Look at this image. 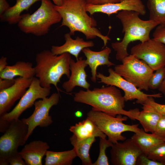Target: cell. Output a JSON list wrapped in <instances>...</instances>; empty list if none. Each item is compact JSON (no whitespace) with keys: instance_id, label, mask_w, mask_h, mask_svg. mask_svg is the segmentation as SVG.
<instances>
[{"instance_id":"cell-26","label":"cell","mask_w":165,"mask_h":165,"mask_svg":"<svg viewBox=\"0 0 165 165\" xmlns=\"http://www.w3.org/2000/svg\"><path fill=\"white\" fill-rule=\"evenodd\" d=\"M142 108L137 120L139 121L145 132L154 133L162 114L143 107Z\"/></svg>"},{"instance_id":"cell-15","label":"cell","mask_w":165,"mask_h":165,"mask_svg":"<svg viewBox=\"0 0 165 165\" xmlns=\"http://www.w3.org/2000/svg\"><path fill=\"white\" fill-rule=\"evenodd\" d=\"M86 10L90 15L100 12L109 16L125 10L135 11L143 15L146 13L145 6L141 0H123L119 3L102 5L86 4Z\"/></svg>"},{"instance_id":"cell-8","label":"cell","mask_w":165,"mask_h":165,"mask_svg":"<svg viewBox=\"0 0 165 165\" xmlns=\"http://www.w3.org/2000/svg\"><path fill=\"white\" fill-rule=\"evenodd\" d=\"M28 125L18 119L11 122L7 130L0 138V165H9L8 158L18 151V148L26 142Z\"/></svg>"},{"instance_id":"cell-37","label":"cell","mask_w":165,"mask_h":165,"mask_svg":"<svg viewBox=\"0 0 165 165\" xmlns=\"http://www.w3.org/2000/svg\"><path fill=\"white\" fill-rule=\"evenodd\" d=\"M15 82V79H9L0 78V90L8 88Z\"/></svg>"},{"instance_id":"cell-20","label":"cell","mask_w":165,"mask_h":165,"mask_svg":"<svg viewBox=\"0 0 165 165\" xmlns=\"http://www.w3.org/2000/svg\"><path fill=\"white\" fill-rule=\"evenodd\" d=\"M69 130L80 140L93 137L106 138L107 136L88 117L75 125L71 126Z\"/></svg>"},{"instance_id":"cell-18","label":"cell","mask_w":165,"mask_h":165,"mask_svg":"<svg viewBox=\"0 0 165 165\" xmlns=\"http://www.w3.org/2000/svg\"><path fill=\"white\" fill-rule=\"evenodd\" d=\"M82 51L86 57V63L91 69L90 79L94 83L97 81V70L98 66L106 65L109 67L115 65L109 60L111 50L108 47L99 51H93L89 48H85Z\"/></svg>"},{"instance_id":"cell-28","label":"cell","mask_w":165,"mask_h":165,"mask_svg":"<svg viewBox=\"0 0 165 165\" xmlns=\"http://www.w3.org/2000/svg\"><path fill=\"white\" fill-rule=\"evenodd\" d=\"M99 153L97 160L93 165H108L109 163L106 154L107 148L111 147L113 143L106 138H100Z\"/></svg>"},{"instance_id":"cell-19","label":"cell","mask_w":165,"mask_h":165,"mask_svg":"<svg viewBox=\"0 0 165 165\" xmlns=\"http://www.w3.org/2000/svg\"><path fill=\"white\" fill-rule=\"evenodd\" d=\"M71 36L69 33L65 34L64 38L65 42L64 44L61 46H52L51 51L53 53L59 55L68 53L74 56L77 60L79 53L83 49L94 46L92 41H85L83 38L79 36L74 39Z\"/></svg>"},{"instance_id":"cell-41","label":"cell","mask_w":165,"mask_h":165,"mask_svg":"<svg viewBox=\"0 0 165 165\" xmlns=\"http://www.w3.org/2000/svg\"><path fill=\"white\" fill-rule=\"evenodd\" d=\"M158 89L161 93L164 94H165V78Z\"/></svg>"},{"instance_id":"cell-35","label":"cell","mask_w":165,"mask_h":165,"mask_svg":"<svg viewBox=\"0 0 165 165\" xmlns=\"http://www.w3.org/2000/svg\"><path fill=\"white\" fill-rule=\"evenodd\" d=\"M136 165H164L161 162L152 160L145 155L142 154L138 158Z\"/></svg>"},{"instance_id":"cell-17","label":"cell","mask_w":165,"mask_h":165,"mask_svg":"<svg viewBox=\"0 0 165 165\" xmlns=\"http://www.w3.org/2000/svg\"><path fill=\"white\" fill-rule=\"evenodd\" d=\"M50 146L46 142L35 140L26 144L20 154L27 165H42V159Z\"/></svg>"},{"instance_id":"cell-39","label":"cell","mask_w":165,"mask_h":165,"mask_svg":"<svg viewBox=\"0 0 165 165\" xmlns=\"http://www.w3.org/2000/svg\"><path fill=\"white\" fill-rule=\"evenodd\" d=\"M11 122L6 120L0 119V132L5 133L9 128Z\"/></svg>"},{"instance_id":"cell-45","label":"cell","mask_w":165,"mask_h":165,"mask_svg":"<svg viewBox=\"0 0 165 165\" xmlns=\"http://www.w3.org/2000/svg\"><path fill=\"white\" fill-rule=\"evenodd\" d=\"M164 96H165V94H164Z\"/></svg>"},{"instance_id":"cell-2","label":"cell","mask_w":165,"mask_h":165,"mask_svg":"<svg viewBox=\"0 0 165 165\" xmlns=\"http://www.w3.org/2000/svg\"><path fill=\"white\" fill-rule=\"evenodd\" d=\"M62 1L61 6L54 5L55 9L62 17L60 27H68L71 35H74L75 32L79 31L83 33L87 39L99 37L103 42V48L106 46L110 38L107 35H103L95 27L97 26V21L87 13L86 0H62Z\"/></svg>"},{"instance_id":"cell-4","label":"cell","mask_w":165,"mask_h":165,"mask_svg":"<svg viewBox=\"0 0 165 165\" xmlns=\"http://www.w3.org/2000/svg\"><path fill=\"white\" fill-rule=\"evenodd\" d=\"M71 54L65 53L54 55L51 51L44 50L36 55V65L34 67L35 76L42 87H51L54 85L59 93L57 83L62 76L65 75L69 79L70 76V63Z\"/></svg>"},{"instance_id":"cell-14","label":"cell","mask_w":165,"mask_h":165,"mask_svg":"<svg viewBox=\"0 0 165 165\" xmlns=\"http://www.w3.org/2000/svg\"><path fill=\"white\" fill-rule=\"evenodd\" d=\"M32 79L19 77L10 87L0 90V116L8 112L15 102L25 94L31 83Z\"/></svg>"},{"instance_id":"cell-32","label":"cell","mask_w":165,"mask_h":165,"mask_svg":"<svg viewBox=\"0 0 165 165\" xmlns=\"http://www.w3.org/2000/svg\"><path fill=\"white\" fill-rule=\"evenodd\" d=\"M153 38L165 45V25L159 24L153 34Z\"/></svg>"},{"instance_id":"cell-9","label":"cell","mask_w":165,"mask_h":165,"mask_svg":"<svg viewBox=\"0 0 165 165\" xmlns=\"http://www.w3.org/2000/svg\"><path fill=\"white\" fill-rule=\"evenodd\" d=\"M109 75L106 76L98 72L96 77L100 80L98 83H102L108 86H113L122 89L124 92L123 96L126 101L136 99V103L143 105L149 97L160 98L161 94H148L138 89L134 84L127 81L116 73L112 68L108 69Z\"/></svg>"},{"instance_id":"cell-21","label":"cell","mask_w":165,"mask_h":165,"mask_svg":"<svg viewBox=\"0 0 165 165\" xmlns=\"http://www.w3.org/2000/svg\"><path fill=\"white\" fill-rule=\"evenodd\" d=\"M35 76L34 67L31 63L18 61L12 65H7L0 72V78L13 79L19 76L26 79H32Z\"/></svg>"},{"instance_id":"cell-23","label":"cell","mask_w":165,"mask_h":165,"mask_svg":"<svg viewBox=\"0 0 165 165\" xmlns=\"http://www.w3.org/2000/svg\"><path fill=\"white\" fill-rule=\"evenodd\" d=\"M42 0H19L13 6L10 7L3 14L0 16V21L7 22L9 24H18L21 18V14L27 10L36 2Z\"/></svg>"},{"instance_id":"cell-42","label":"cell","mask_w":165,"mask_h":165,"mask_svg":"<svg viewBox=\"0 0 165 165\" xmlns=\"http://www.w3.org/2000/svg\"><path fill=\"white\" fill-rule=\"evenodd\" d=\"M55 5L60 6L62 4V0H52Z\"/></svg>"},{"instance_id":"cell-22","label":"cell","mask_w":165,"mask_h":165,"mask_svg":"<svg viewBox=\"0 0 165 165\" xmlns=\"http://www.w3.org/2000/svg\"><path fill=\"white\" fill-rule=\"evenodd\" d=\"M131 139L142 153L145 155L151 149L165 142V138L154 133L148 134L144 130L141 132L134 133Z\"/></svg>"},{"instance_id":"cell-36","label":"cell","mask_w":165,"mask_h":165,"mask_svg":"<svg viewBox=\"0 0 165 165\" xmlns=\"http://www.w3.org/2000/svg\"><path fill=\"white\" fill-rule=\"evenodd\" d=\"M123 0H86L87 4L102 5L119 2Z\"/></svg>"},{"instance_id":"cell-16","label":"cell","mask_w":165,"mask_h":165,"mask_svg":"<svg viewBox=\"0 0 165 165\" xmlns=\"http://www.w3.org/2000/svg\"><path fill=\"white\" fill-rule=\"evenodd\" d=\"M86 60L80 57L76 62L71 59L69 69L71 75L68 80L64 82L62 88L68 93L72 92L76 86L82 87L86 90L89 89L90 84L87 81V75L85 68L88 66Z\"/></svg>"},{"instance_id":"cell-5","label":"cell","mask_w":165,"mask_h":165,"mask_svg":"<svg viewBox=\"0 0 165 165\" xmlns=\"http://www.w3.org/2000/svg\"><path fill=\"white\" fill-rule=\"evenodd\" d=\"M50 0H42L40 7L33 13L23 14L18 23L20 30L37 36L44 35L51 27L60 22L61 16Z\"/></svg>"},{"instance_id":"cell-34","label":"cell","mask_w":165,"mask_h":165,"mask_svg":"<svg viewBox=\"0 0 165 165\" xmlns=\"http://www.w3.org/2000/svg\"><path fill=\"white\" fill-rule=\"evenodd\" d=\"M154 134L165 138V114H162L156 127Z\"/></svg>"},{"instance_id":"cell-44","label":"cell","mask_w":165,"mask_h":165,"mask_svg":"<svg viewBox=\"0 0 165 165\" xmlns=\"http://www.w3.org/2000/svg\"><path fill=\"white\" fill-rule=\"evenodd\" d=\"M18 0H16V1H18Z\"/></svg>"},{"instance_id":"cell-27","label":"cell","mask_w":165,"mask_h":165,"mask_svg":"<svg viewBox=\"0 0 165 165\" xmlns=\"http://www.w3.org/2000/svg\"><path fill=\"white\" fill-rule=\"evenodd\" d=\"M149 20L165 25V0H147Z\"/></svg>"},{"instance_id":"cell-43","label":"cell","mask_w":165,"mask_h":165,"mask_svg":"<svg viewBox=\"0 0 165 165\" xmlns=\"http://www.w3.org/2000/svg\"><path fill=\"white\" fill-rule=\"evenodd\" d=\"M75 116L77 117H80L82 115V113L80 111H77L75 113Z\"/></svg>"},{"instance_id":"cell-29","label":"cell","mask_w":165,"mask_h":165,"mask_svg":"<svg viewBox=\"0 0 165 165\" xmlns=\"http://www.w3.org/2000/svg\"><path fill=\"white\" fill-rule=\"evenodd\" d=\"M146 156L152 160L162 163L165 165V142L151 149Z\"/></svg>"},{"instance_id":"cell-24","label":"cell","mask_w":165,"mask_h":165,"mask_svg":"<svg viewBox=\"0 0 165 165\" xmlns=\"http://www.w3.org/2000/svg\"><path fill=\"white\" fill-rule=\"evenodd\" d=\"M95 138L93 137L80 140L73 134L70 138L73 148L77 156L81 159L82 165H93L89 152L92 145L96 141Z\"/></svg>"},{"instance_id":"cell-33","label":"cell","mask_w":165,"mask_h":165,"mask_svg":"<svg viewBox=\"0 0 165 165\" xmlns=\"http://www.w3.org/2000/svg\"><path fill=\"white\" fill-rule=\"evenodd\" d=\"M20 155L19 152L16 151L10 155L8 162L10 165H26L25 161Z\"/></svg>"},{"instance_id":"cell-1","label":"cell","mask_w":165,"mask_h":165,"mask_svg":"<svg viewBox=\"0 0 165 165\" xmlns=\"http://www.w3.org/2000/svg\"><path fill=\"white\" fill-rule=\"evenodd\" d=\"M73 100L75 102L90 105L92 109L114 117L123 115L132 120H137L140 112L137 108L125 110L124 97L120 90L113 86L94 88L92 90H80L75 94Z\"/></svg>"},{"instance_id":"cell-13","label":"cell","mask_w":165,"mask_h":165,"mask_svg":"<svg viewBox=\"0 0 165 165\" xmlns=\"http://www.w3.org/2000/svg\"><path fill=\"white\" fill-rule=\"evenodd\" d=\"M110 151L111 162L113 165H136L142 153L131 139L123 143L113 144Z\"/></svg>"},{"instance_id":"cell-10","label":"cell","mask_w":165,"mask_h":165,"mask_svg":"<svg viewBox=\"0 0 165 165\" xmlns=\"http://www.w3.org/2000/svg\"><path fill=\"white\" fill-rule=\"evenodd\" d=\"M51 89V87H42L39 79L34 77L30 85L18 103L11 112L0 116V119L10 122L18 119L25 111L34 105L36 100L47 97L50 93Z\"/></svg>"},{"instance_id":"cell-40","label":"cell","mask_w":165,"mask_h":165,"mask_svg":"<svg viewBox=\"0 0 165 165\" xmlns=\"http://www.w3.org/2000/svg\"><path fill=\"white\" fill-rule=\"evenodd\" d=\"M7 65V58L2 56L0 59V72L4 70Z\"/></svg>"},{"instance_id":"cell-25","label":"cell","mask_w":165,"mask_h":165,"mask_svg":"<svg viewBox=\"0 0 165 165\" xmlns=\"http://www.w3.org/2000/svg\"><path fill=\"white\" fill-rule=\"evenodd\" d=\"M45 156V165H71L77 156L73 148L62 152L48 150Z\"/></svg>"},{"instance_id":"cell-12","label":"cell","mask_w":165,"mask_h":165,"mask_svg":"<svg viewBox=\"0 0 165 165\" xmlns=\"http://www.w3.org/2000/svg\"><path fill=\"white\" fill-rule=\"evenodd\" d=\"M130 52L154 71L165 67V45L153 38L133 46Z\"/></svg>"},{"instance_id":"cell-11","label":"cell","mask_w":165,"mask_h":165,"mask_svg":"<svg viewBox=\"0 0 165 165\" xmlns=\"http://www.w3.org/2000/svg\"><path fill=\"white\" fill-rule=\"evenodd\" d=\"M60 97L58 92L54 93L49 97L36 101L32 114L28 117L21 119L28 127L27 140L36 127H46L53 123V121L51 116L49 114V112L52 106L57 105Z\"/></svg>"},{"instance_id":"cell-31","label":"cell","mask_w":165,"mask_h":165,"mask_svg":"<svg viewBox=\"0 0 165 165\" xmlns=\"http://www.w3.org/2000/svg\"><path fill=\"white\" fill-rule=\"evenodd\" d=\"M153 97H149L142 105L143 107L153 110L162 114H165V105L156 102Z\"/></svg>"},{"instance_id":"cell-3","label":"cell","mask_w":165,"mask_h":165,"mask_svg":"<svg viewBox=\"0 0 165 165\" xmlns=\"http://www.w3.org/2000/svg\"><path fill=\"white\" fill-rule=\"evenodd\" d=\"M140 14L131 10L120 11L116 16L122 24V32L124 35L122 41L112 43L111 46L116 52V59L122 61L129 54L127 52L129 44L131 42L140 41L144 42L150 39L151 31L159 25L156 22L149 20H144L139 16Z\"/></svg>"},{"instance_id":"cell-38","label":"cell","mask_w":165,"mask_h":165,"mask_svg":"<svg viewBox=\"0 0 165 165\" xmlns=\"http://www.w3.org/2000/svg\"><path fill=\"white\" fill-rule=\"evenodd\" d=\"M10 7L6 0H0V16L5 13Z\"/></svg>"},{"instance_id":"cell-30","label":"cell","mask_w":165,"mask_h":165,"mask_svg":"<svg viewBox=\"0 0 165 165\" xmlns=\"http://www.w3.org/2000/svg\"><path fill=\"white\" fill-rule=\"evenodd\" d=\"M153 72L148 83L149 89H159L165 78V67L158 69Z\"/></svg>"},{"instance_id":"cell-7","label":"cell","mask_w":165,"mask_h":165,"mask_svg":"<svg viewBox=\"0 0 165 165\" xmlns=\"http://www.w3.org/2000/svg\"><path fill=\"white\" fill-rule=\"evenodd\" d=\"M116 65L115 72L141 90L149 89L148 83L154 71L144 61L130 54Z\"/></svg>"},{"instance_id":"cell-6","label":"cell","mask_w":165,"mask_h":165,"mask_svg":"<svg viewBox=\"0 0 165 165\" xmlns=\"http://www.w3.org/2000/svg\"><path fill=\"white\" fill-rule=\"evenodd\" d=\"M87 117L96 125L113 144L126 139V138L122 134L124 132L130 131L136 133L143 130L138 127V124L130 125L124 123L123 121H126L127 117H122L121 115L114 117L103 112L92 109L87 113Z\"/></svg>"}]
</instances>
